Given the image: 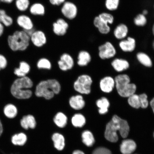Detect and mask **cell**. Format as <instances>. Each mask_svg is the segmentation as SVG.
<instances>
[{
	"label": "cell",
	"mask_w": 154,
	"mask_h": 154,
	"mask_svg": "<svg viewBox=\"0 0 154 154\" xmlns=\"http://www.w3.org/2000/svg\"><path fill=\"white\" fill-rule=\"evenodd\" d=\"M119 131L122 137L126 138L130 131V127L126 120L121 119L118 116L115 115L106 126L105 137L109 141L116 142L118 141Z\"/></svg>",
	"instance_id": "1"
},
{
	"label": "cell",
	"mask_w": 154,
	"mask_h": 154,
	"mask_svg": "<svg viewBox=\"0 0 154 154\" xmlns=\"http://www.w3.org/2000/svg\"><path fill=\"white\" fill-rule=\"evenodd\" d=\"M61 90V85L57 80L49 79L38 83L36 87L35 94L36 97L50 100L53 99L55 95L58 94Z\"/></svg>",
	"instance_id": "2"
},
{
	"label": "cell",
	"mask_w": 154,
	"mask_h": 154,
	"mask_svg": "<svg viewBox=\"0 0 154 154\" xmlns=\"http://www.w3.org/2000/svg\"><path fill=\"white\" fill-rule=\"evenodd\" d=\"M33 86V82L28 76L17 79L11 86V92L14 97L19 99H28L32 97V92L30 88Z\"/></svg>",
	"instance_id": "3"
},
{
	"label": "cell",
	"mask_w": 154,
	"mask_h": 154,
	"mask_svg": "<svg viewBox=\"0 0 154 154\" xmlns=\"http://www.w3.org/2000/svg\"><path fill=\"white\" fill-rule=\"evenodd\" d=\"M7 43L13 51H26L29 47L30 36L23 30H17L8 36Z\"/></svg>",
	"instance_id": "4"
},
{
	"label": "cell",
	"mask_w": 154,
	"mask_h": 154,
	"mask_svg": "<svg viewBox=\"0 0 154 154\" xmlns=\"http://www.w3.org/2000/svg\"><path fill=\"white\" fill-rule=\"evenodd\" d=\"M116 88L119 95L123 97H128L135 93V84L131 83L129 76L126 74H121L115 79Z\"/></svg>",
	"instance_id": "5"
},
{
	"label": "cell",
	"mask_w": 154,
	"mask_h": 154,
	"mask_svg": "<svg viewBox=\"0 0 154 154\" xmlns=\"http://www.w3.org/2000/svg\"><path fill=\"white\" fill-rule=\"evenodd\" d=\"M92 80L91 76L86 74L80 75L73 85L75 91L81 95H88L91 92Z\"/></svg>",
	"instance_id": "6"
},
{
	"label": "cell",
	"mask_w": 154,
	"mask_h": 154,
	"mask_svg": "<svg viewBox=\"0 0 154 154\" xmlns=\"http://www.w3.org/2000/svg\"><path fill=\"white\" fill-rule=\"evenodd\" d=\"M60 11L63 18L67 21L74 20L78 17L79 12L76 4L69 1H66L61 6Z\"/></svg>",
	"instance_id": "7"
},
{
	"label": "cell",
	"mask_w": 154,
	"mask_h": 154,
	"mask_svg": "<svg viewBox=\"0 0 154 154\" xmlns=\"http://www.w3.org/2000/svg\"><path fill=\"white\" fill-rule=\"evenodd\" d=\"M70 25L68 21L62 17H59L53 23L52 30L55 35L62 37L69 32Z\"/></svg>",
	"instance_id": "8"
},
{
	"label": "cell",
	"mask_w": 154,
	"mask_h": 154,
	"mask_svg": "<svg viewBox=\"0 0 154 154\" xmlns=\"http://www.w3.org/2000/svg\"><path fill=\"white\" fill-rule=\"evenodd\" d=\"M30 43L34 47L41 48L47 45L48 38L47 34L43 30L36 29L30 36Z\"/></svg>",
	"instance_id": "9"
},
{
	"label": "cell",
	"mask_w": 154,
	"mask_h": 154,
	"mask_svg": "<svg viewBox=\"0 0 154 154\" xmlns=\"http://www.w3.org/2000/svg\"><path fill=\"white\" fill-rule=\"evenodd\" d=\"M57 64L61 70L66 72L71 70L74 67L75 62L74 58L67 53H64L60 55L57 61Z\"/></svg>",
	"instance_id": "10"
},
{
	"label": "cell",
	"mask_w": 154,
	"mask_h": 154,
	"mask_svg": "<svg viewBox=\"0 0 154 154\" xmlns=\"http://www.w3.org/2000/svg\"><path fill=\"white\" fill-rule=\"evenodd\" d=\"M17 25L25 32L35 29L33 21L28 15L22 14L19 15L16 19Z\"/></svg>",
	"instance_id": "11"
},
{
	"label": "cell",
	"mask_w": 154,
	"mask_h": 154,
	"mask_svg": "<svg viewBox=\"0 0 154 154\" xmlns=\"http://www.w3.org/2000/svg\"><path fill=\"white\" fill-rule=\"evenodd\" d=\"M99 50V57L102 59L110 58L114 57L116 53L115 48L109 42L100 46Z\"/></svg>",
	"instance_id": "12"
},
{
	"label": "cell",
	"mask_w": 154,
	"mask_h": 154,
	"mask_svg": "<svg viewBox=\"0 0 154 154\" xmlns=\"http://www.w3.org/2000/svg\"><path fill=\"white\" fill-rule=\"evenodd\" d=\"M69 103L70 107L75 110H81L86 104L83 97L80 94L72 96L69 99Z\"/></svg>",
	"instance_id": "13"
},
{
	"label": "cell",
	"mask_w": 154,
	"mask_h": 154,
	"mask_svg": "<svg viewBox=\"0 0 154 154\" xmlns=\"http://www.w3.org/2000/svg\"><path fill=\"white\" fill-rule=\"evenodd\" d=\"M29 11L31 15L36 17H43L46 13L45 5L40 2H36L31 5Z\"/></svg>",
	"instance_id": "14"
},
{
	"label": "cell",
	"mask_w": 154,
	"mask_h": 154,
	"mask_svg": "<svg viewBox=\"0 0 154 154\" xmlns=\"http://www.w3.org/2000/svg\"><path fill=\"white\" fill-rule=\"evenodd\" d=\"M115 85V79L110 76L104 77L100 82V88L105 93H109L112 91Z\"/></svg>",
	"instance_id": "15"
},
{
	"label": "cell",
	"mask_w": 154,
	"mask_h": 154,
	"mask_svg": "<svg viewBox=\"0 0 154 154\" xmlns=\"http://www.w3.org/2000/svg\"><path fill=\"white\" fill-rule=\"evenodd\" d=\"M20 125L21 127L25 130H28L29 129H34L36 126L35 117L32 115L24 116L21 119Z\"/></svg>",
	"instance_id": "16"
},
{
	"label": "cell",
	"mask_w": 154,
	"mask_h": 154,
	"mask_svg": "<svg viewBox=\"0 0 154 154\" xmlns=\"http://www.w3.org/2000/svg\"><path fill=\"white\" fill-rule=\"evenodd\" d=\"M77 59V64L79 66H85L91 62V57L88 51L82 50L79 52Z\"/></svg>",
	"instance_id": "17"
},
{
	"label": "cell",
	"mask_w": 154,
	"mask_h": 154,
	"mask_svg": "<svg viewBox=\"0 0 154 154\" xmlns=\"http://www.w3.org/2000/svg\"><path fill=\"white\" fill-rule=\"evenodd\" d=\"M28 140V136L24 132H21L13 135L11 138V142L13 145L23 146Z\"/></svg>",
	"instance_id": "18"
},
{
	"label": "cell",
	"mask_w": 154,
	"mask_h": 154,
	"mask_svg": "<svg viewBox=\"0 0 154 154\" xmlns=\"http://www.w3.org/2000/svg\"><path fill=\"white\" fill-rule=\"evenodd\" d=\"M136 145L131 140H126L122 142L120 146V150L123 154H131L135 150Z\"/></svg>",
	"instance_id": "19"
},
{
	"label": "cell",
	"mask_w": 154,
	"mask_h": 154,
	"mask_svg": "<svg viewBox=\"0 0 154 154\" xmlns=\"http://www.w3.org/2000/svg\"><path fill=\"white\" fill-rule=\"evenodd\" d=\"M30 70V66L26 61H22L19 63L18 68L15 69L14 73L15 75L20 78L26 76Z\"/></svg>",
	"instance_id": "20"
},
{
	"label": "cell",
	"mask_w": 154,
	"mask_h": 154,
	"mask_svg": "<svg viewBox=\"0 0 154 154\" xmlns=\"http://www.w3.org/2000/svg\"><path fill=\"white\" fill-rule=\"evenodd\" d=\"M52 140L54 142V146L58 151H62L65 147V140L64 137L59 133H55L52 136Z\"/></svg>",
	"instance_id": "21"
},
{
	"label": "cell",
	"mask_w": 154,
	"mask_h": 154,
	"mask_svg": "<svg viewBox=\"0 0 154 154\" xmlns=\"http://www.w3.org/2000/svg\"><path fill=\"white\" fill-rule=\"evenodd\" d=\"M53 120L57 126L59 128H63L66 126L68 118L64 113L59 112L55 115Z\"/></svg>",
	"instance_id": "22"
},
{
	"label": "cell",
	"mask_w": 154,
	"mask_h": 154,
	"mask_svg": "<svg viewBox=\"0 0 154 154\" xmlns=\"http://www.w3.org/2000/svg\"><path fill=\"white\" fill-rule=\"evenodd\" d=\"M111 64L115 70L118 72L126 70L129 67L128 61L122 59H115L112 62Z\"/></svg>",
	"instance_id": "23"
},
{
	"label": "cell",
	"mask_w": 154,
	"mask_h": 154,
	"mask_svg": "<svg viewBox=\"0 0 154 154\" xmlns=\"http://www.w3.org/2000/svg\"><path fill=\"white\" fill-rule=\"evenodd\" d=\"M94 24L102 34H107L110 31V28L108 26L107 23L102 20L99 16L96 17L94 18Z\"/></svg>",
	"instance_id": "24"
},
{
	"label": "cell",
	"mask_w": 154,
	"mask_h": 154,
	"mask_svg": "<svg viewBox=\"0 0 154 154\" xmlns=\"http://www.w3.org/2000/svg\"><path fill=\"white\" fill-rule=\"evenodd\" d=\"M96 105L99 108V112L100 114H106L108 112V109L110 106V103L107 98L102 97L97 100L96 102Z\"/></svg>",
	"instance_id": "25"
},
{
	"label": "cell",
	"mask_w": 154,
	"mask_h": 154,
	"mask_svg": "<svg viewBox=\"0 0 154 154\" xmlns=\"http://www.w3.org/2000/svg\"><path fill=\"white\" fill-rule=\"evenodd\" d=\"M71 122L75 128H82L85 125L86 119L82 113H76L72 116Z\"/></svg>",
	"instance_id": "26"
},
{
	"label": "cell",
	"mask_w": 154,
	"mask_h": 154,
	"mask_svg": "<svg viewBox=\"0 0 154 154\" xmlns=\"http://www.w3.org/2000/svg\"><path fill=\"white\" fill-rule=\"evenodd\" d=\"M120 47L122 51L132 52L135 47V41L134 38L128 37L127 40H123L120 43Z\"/></svg>",
	"instance_id": "27"
},
{
	"label": "cell",
	"mask_w": 154,
	"mask_h": 154,
	"mask_svg": "<svg viewBox=\"0 0 154 154\" xmlns=\"http://www.w3.org/2000/svg\"><path fill=\"white\" fill-rule=\"evenodd\" d=\"M82 137L83 143L88 147H91L95 143V138L90 131H84L82 134Z\"/></svg>",
	"instance_id": "28"
},
{
	"label": "cell",
	"mask_w": 154,
	"mask_h": 154,
	"mask_svg": "<svg viewBox=\"0 0 154 154\" xmlns=\"http://www.w3.org/2000/svg\"><path fill=\"white\" fill-rule=\"evenodd\" d=\"M0 23L7 27L12 26L13 23L12 17L8 15L5 10L2 9H0Z\"/></svg>",
	"instance_id": "29"
},
{
	"label": "cell",
	"mask_w": 154,
	"mask_h": 154,
	"mask_svg": "<svg viewBox=\"0 0 154 154\" xmlns=\"http://www.w3.org/2000/svg\"><path fill=\"white\" fill-rule=\"evenodd\" d=\"M4 113L6 116L9 119H13L18 114V109L14 105L8 104L6 105L4 109Z\"/></svg>",
	"instance_id": "30"
},
{
	"label": "cell",
	"mask_w": 154,
	"mask_h": 154,
	"mask_svg": "<svg viewBox=\"0 0 154 154\" xmlns=\"http://www.w3.org/2000/svg\"><path fill=\"white\" fill-rule=\"evenodd\" d=\"M128 32V28L124 24L119 25L114 31L115 37L118 39H122L126 37Z\"/></svg>",
	"instance_id": "31"
},
{
	"label": "cell",
	"mask_w": 154,
	"mask_h": 154,
	"mask_svg": "<svg viewBox=\"0 0 154 154\" xmlns=\"http://www.w3.org/2000/svg\"><path fill=\"white\" fill-rule=\"evenodd\" d=\"M30 5V0H15V7L21 12H24L27 11Z\"/></svg>",
	"instance_id": "32"
},
{
	"label": "cell",
	"mask_w": 154,
	"mask_h": 154,
	"mask_svg": "<svg viewBox=\"0 0 154 154\" xmlns=\"http://www.w3.org/2000/svg\"><path fill=\"white\" fill-rule=\"evenodd\" d=\"M36 66L39 69L50 70L51 69L52 64L49 59L46 57H42L37 61Z\"/></svg>",
	"instance_id": "33"
},
{
	"label": "cell",
	"mask_w": 154,
	"mask_h": 154,
	"mask_svg": "<svg viewBox=\"0 0 154 154\" xmlns=\"http://www.w3.org/2000/svg\"><path fill=\"white\" fill-rule=\"evenodd\" d=\"M137 58L139 62L144 66L147 67L152 66L151 59L146 54L142 53H138L137 54Z\"/></svg>",
	"instance_id": "34"
},
{
	"label": "cell",
	"mask_w": 154,
	"mask_h": 154,
	"mask_svg": "<svg viewBox=\"0 0 154 154\" xmlns=\"http://www.w3.org/2000/svg\"><path fill=\"white\" fill-rule=\"evenodd\" d=\"M128 103L131 107L136 109L140 107V101L139 95L134 94L128 97Z\"/></svg>",
	"instance_id": "35"
},
{
	"label": "cell",
	"mask_w": 154,
	"mask_h": 154,
	"mask_svg": "<svg viewBox=\"0 0 154 154\" xmlns=\"http://www.w3.org/2000/svg\"><path fill=\"white\" fill-rule=\"evenodd\" d=\"M119 2V0H106V7L109 10H115L118 7Z\"/></svg>",
	"instance_id": "36"
},
{
	"label": "cell",
	"mask_w": 154,
	"mask_h": 154,
	"mask_svg": "<svg viewBox=\"0 0 154 154\" xmlns=\"http://www.w3.org/2000/svg\"><path fill=\"white\" fill-rule=\"evenodd\" d=\"M140 108L142 109H146L149 105V101L148 100V96L146 94H142L139 95Z\"/></svg>",
	"instance_id": "37"
},
{
	"label": "cell",
	"mask_w": 154,
	"mask_h": 154,
	"mask_svg": "<svg viewBox=\"0 0 154 154\" xmlns=\"http://www.w3.org/2000/svg\"><path fill=\"white\" fill-rule=\"evenodd\" d=\"M98 16L102 20L106 23L107 24H112L113 22V17L110 14L106 13H103L100 14Z\"/></svg>",
	"instance_id": "38"
},
{
	"label": "cell",
	"mask_w": 154,
	"mask_h": 154,
	"mask_svg": "<svg viewBox=\"0 0 154 154\" xmlns=\"http://www.w3.org/2000/svg\"><path fill=\"white\" fill-rule=\"evenodd\" d=\"M146 19L143 14H139L134 19V22L137 26H143L146 23Z\"/></svg>",
	"instance_id": "39"
},
{
	"label": "cell",
	"mask_w": 154,
	"mask_h": 154,
	"mask_svg": "<svg viewBox=\"0 0 154 154\" xmlns=\"http://www.w3.org/2000/svg\"><path fill=\"white\" fill-rule=\"evenodd\" d=\"M5 154H22L19 152L17 149V146L13 145L12 144L9 146L5 151Z\"/></svg>",
	"instance_id": "40"
},
{
	"label": "cell",
	"mask_w": 154,
	"mask_h": 154,
	"mask_svg": "<svg viewBox=\"0 0 154 154\" xmlns=\"http://www.w3.org/2000/svg\"><path fill=\"white\" fill-rule=\"evenodd\" d=\"M92 154H112V153L109 149L106 148L99 147L94 150Z\"/></svg>",
	"instance_id": "41"
},
{
	"label": "cell",
	"mask_w": 154,
	"mask_h": 154,
	"mask_svg": "<svg viewBox=\"0 0 154 154\" xmlns=\"http://www.w3.org/2000/svg\"><path fill=\"white\" fill-rule=\"evenodd\" d=\"M8 62L4 56L0 54V70L5 69L7 67Z\"/></svg>",
	"instance_id": "42"
},
{
	"label": "cell",
	"mask_w": 154,
	"mask_h": 154,
	"mask_svg": "<svg viewBox=\"0 0 154 154\" xmlns=\"http://www.w3.org/2000/svg\"><path fill=\"white\" fill-rule=\"evenodd\" d=\"M66 0H49L50 4L53 6H61Z\"/></svg>",
	"instance_id": "43"
},
{
	"label": "cell",
	"mask_w": 154,
	"mask_h": 154,
	"mask_svg": "<svg viewBox=\"0 0 154 154\" xmlns=\"http://www.w3.org/2000/svg\"><path fill=\"white\" fill-rule=\"evenodd\" d=\"M4 31L5 26L1 23H0V37L2 36L4 32Z\"/></svg>",
	"instance_id": "44"
},
{
	"label": "cell",
	"mask_w": 154,
	"mask_h": 154,
	"mask_svg": "<svg viewBox=\"0 0 154 154\" xmlns=\"http://www.w3.org/2000/svg\"><path fill=\"white\" fill-rule=\"evenodd\" d=\"M3 132V126L2 122L0 120V137L1 136Z\"/></svg>",
	"instance_id": "45"
},
{
	"label": "cell",
	"mask_w": 154,
	"mask_h": 154,
	"mask_svg": "<svg viewBox=\"0 0 154 154\" xmlns=\"http://www.w3.org/2000/svg\"><path fill=\"white\" fill-rule=\"evenodd\" d=\"M150 105L152 108V109L154 113V97L152 99L151 101L150 102Z\"/></svg>",
	"instance_id": "46"
},
{
	"label": "cell",
	"mask_w": 154,
	"mask_h": 154,
	"mask_svg": "<svg viewBox=\"0 0 154 154\" xmlns=\"http://www.w3.org/2000/svg\"><path fill=\"white\" fill-rule=\"evenodd\" d=\"M72 154H85L83 152L79 150H75L73 152Z\"/></svg>",
	"instance_id": "47"
},
{
	"label": "cell",
	"mask_w": 154,
	"mask_h": 154,
	"mask_svg": "<svg viewBox=\"0 0 154 154\" xmlns=\"http://www.w3.org/2000/svg\"><path fill=\"white\" fill-rule=\"evenodd\" d=\"M14 0H1L2 2L7 4H11L12 3Z\"/></svg>",
	"instance_id": "48"
},
{
	"label": "cell",
	"mask_w": 154,
	"mask_h": 154,
	"mask_svg": "<svg viewBox=\"0 0 154 154\" xmlns=\"http://www.w3.org/2000/svg\"><path fill=\"white\" fill-rule=\"evenodd\" d=\"M147 11L146 10H144L143 11V15H146V14H147Z\"/></svg>",
	"instance_id": "49"
},
{
	"label": "cell",
	"mask_w": 154,
	"mask_h": 154,
	"mask_svg": "<svg viewBox=\"0 0 154 154\" xmlns=\"http://www.w3.org/2000/svg\"><path fill=\"white\" fill-rule=\"evenodd\" d=\"M153 34L154 35V25L153 28Z\"/></svg>",
	"instance_id": "50"
},
{
	"label": "cell",
	"mask_w": 154,
	"mask_h": 154,
	"mask_svg": "<svg viewBox=\"0 0 154 154\" xmlns=\"http://www.w3.org/2000/svg\"><path fill=\"white\" fill-rule=\"evenodd\" d=\"M1 0H0V3H1Z\"/></svg>",
	"instance_id": "51"
},
{
	"label": "cell",
	"mask_w": 154,
	"mask_h": 154,
	"mask_svg": "<svg viewBox=\"0 0 154 154\" xmlns=\"http://www.w3.org/2000/svg\"><path fill=\"white\" fill-rule=\"evenodd\" d=\"M153 46H154V44H153Z\"/></svg>",
	"instance_id": "52"
},
{
	"label": "cell",
	"mask_w": 154,
	"mask_h": 154,
	"mask_svg": "<svg viewBox=\"0 0 154 154\" xmlns=\"http://www.w3.org/2000/svg\"></svg>",
	"instance_id": "53"
}]
</instances>
